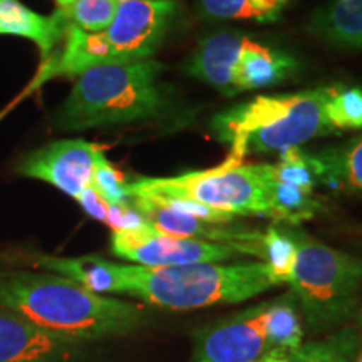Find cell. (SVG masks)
<instances>
[{
    "instance_id": "6da1fadb",
    "label": "cell",
    "mask_w": 362,
    "mask_h": 362,
    "mask_svg": "<svg viewBox=\"0 0 362 362\" xmlns=\"http://www.w3.org/2000/svg\"><path fill=\"white\" fill-rule=\"evenodd\" d=\"M0 307L72 344L121 336L143 315L139 307L99 296L62 275L27 272L0 277Z\"/></svg>"
},
{
    "instance_id": "7a4b0ae2",
    "label": "cell",
    "mask_w": 362,
    "mask_h": 362,
    "mask_svg": "<svg viewBox=\"0 0 362 362\" xmlns=\"http://www.w3.org/2000/svg\"><path fill=\"white\" fill-rule=\"evenodd\" d=\"M332 86L293 94L257 96L211 121V129L228 144V160L245 163L248 155L284 153L310 139L334 133L327 117Z\"/></svg>"
},
{
    "instance_id": "3957f363",
    "label": "cell",
    "mask_w": 362,
    "mask_h": 362,
    "mask_svg": "<svg viewBox=\"0 0 362 362\" xmlns=\"http://www.w3.org/2000/svg\"><path fill=\"white\" fill-rule=\"evenodd\" d=\"M163 71L165 66L151 59L89 67L59 110L57 128L83 131L155 117L166 104Z\"/></svg>"
},
{
    "instance_id": "277c9868",
    "label": "cell",
    "mask_w": 362,
    "mask_h": 362,
    "mask_svg": "<svg viewBox=\"0 0 362 362\" xmlns=\"http://www.w3.org/2000/svg\"><path fill=\"white\" fill-rule=\"evenodd\" d=\"M124 275L128 296L170 310L238 304L279 285L265 262L180 267L124 265Z\"/></svg>"
},
{
    "instance_id": "5b68a950",
    "label": "cell",
    "mask_w": 362,
    "mask_h": 362,
    "mask_svg": "<svg viewBox=\"0 0 362 362\" xmlns=\"http://www.w3.org/2000/svg\"><path fill=\"white\" fill-rule=\"evenodd\" d=\"M297 255L288 279L314 329L341 322L349 314L362 282V260L293 233Z\"/></svg>"
},
{
    "instance_id": "8992f818",
    "label": "cell",
    "mask_w": 362,
    "mask_h": 362,
    "mask_svg": "<svg viewBox=\"0 0 362 362\" xmlns=\"http://www.w3.org/2000/svg\"><path fill=\"white\" fill-rule=\"evenodd\" d=\"M270 170L272 165H247L226 158L210 170L168 178H138L128 183V189L192 200L233 216H269Z\"/></svg>"
},
{
    "instance_id": "52a82bcc",
    "label": "cell",
    "mask_w": 362,
    "mask_h": 362,
    "mask_svg": "<svg viewBox=\"0 0 362 362\" xmlns=\"http://www.w3.org/2000/svg\"><path fill=\"white\" fill-rule=\"evenodd\" d=\"M112 253L139 267H180L193 264H221L242 255L233 247L171 237L144 225L136 230L112 232Z\"/></svg>"
},
{
    "instance_id": "ba28073f",
    "label": "cell",
    "mask_w": 362,
    "mask_h": 362,
    "mask_svg": "<svg viewBox=\"0 0 362 362\" xmlns=\"http://www.w3.org/2000/svg\"><path fill=\"white\" fill-rule=\"evenodd\" d=\"M176 12L173 0L117 2L115 19L104 30L116 62L146 61L165 39Z\"/></svg>"
},
{
    "instance_id": "9c48e42d",
    "label": "cell",
    "mask_w": 362,
    "mask_h": 362,
    "mask_svg": "<svg viewBox=\"0 0 362 362\" xmlns=\"http://www.w3.org/2000/svg\"><path fill=\"white\" fill-rule=\"evenodd\" d=\"M129 202L144 221L156 232L171 237L202 240V242L221 243L233 247L242 255H255L264 259V233L247 230L242 226H228V223H214L197 216L175 210L156 198L141 193H131Z\"/></svg>"
},
{
    "instance_id": "30bf717a",
    "label": "cell",
    "mask_w": 362,
    "mask_h": 362,
    "mask_svg": "<svg viewBox=\"0 0 362 362\" xmlns=\"http://www.w3.org/2000/svg\"><path fill=\"white\" fill-rule=\"evenodd\" d=\"M269 304L242 310L194 334L193 362H255L269 351Z\"/></svg>"
},
{
    "instance_id": "8fae6325",
    "label": "cell",
    "mask_w": 362,
    "mask_h": 362,
    "mask_svg": "<svg viewBox=\"0 0 362 362\" xmlns=\"http://www.w3.org/2000/svg\"><path fill=\"white\" fill-rule=\"evenodd\" d=\"M99 151L101 148L84 139L56 141L27 155L17 173L45 181L76 200L93 183Z\"/></svg>"
},
{
    "instance_id": "7c38bea8",
    "label": "cell",
    "mask_w": 362,
    "mask_h": 362,
    "mask_svg": "<svg viewBox=\"0 0 362 362\" xmlns=\"http://www.w3.org/2000/svg\"><path fill=\"white\" fill-rule=\"evenodd\" d=\"M71 346L24 315L0 307V362H64Z\"/></svg>"
},
{
    "instance_id": "4fadbf2b",
    "label": "cell",
    "mask_w": 362,
    "mask_h": 362,
    "mask_svg": "<svg viewBox=\"0 0 362 362\" xmlns=\"http://www.w3.org/2000/svg\"><path fill=\"white\" fill-rule=\"evenodd\" d=\"M248 37L237 33H216L198 44L187 71L194 79L214 86L225 96H235V71Z\"/></svg>"
},
{
    "instance_id": "5bb4252c",
    "label": "cell",
    "mask_w": 362,
    "mask_h": 362,
    "mask_svg": "<svg viewBox=\"0 0 362 362\" xmlns=\"http://www.w3.org/2000/svg\"><path fill=\"white\" fill-rule=\"evenodd\" d=\"M67 24L69 21L61 8L54 16L45 17L24 6L21 0H0V35L34 42L44 62L56 52V45L64 37Z\"/></svg>"
},
{
    "instance_id": "9a60e30c",
    "label": "cell",
    "mask_w": 362,
    "mask_h": 362,
    "mask_svg": "<svg viewBox=\"0 0 362 362\" xmlns=\"http://www.w3.org/2000/svg\"><path fill=\"white\" fill-rule=\"evenodd\" d=\"M62 40L64 44L61 51L44 62V71L40 72L39 81L56 76L78 78L81 72L89 67L116 62L104 33H86L69 22Z\"/></svg>"
},
{
    "instance_id": "2e32d148",
    "label": "cell",
    "mask_w": 362,
    "mask_h": 362,
    "mask_svg": "<svg viewBox=\"0 0 362 362\" xmlns=\"http://www.w3.org/2000/svg\"><path fill=\"white\" fill-rule=\"evenodd\" d=\"M37 265L56 272L57 275L74 280L88 291L99 293H126L124 265L111 264L101 257H78V259H62V257H37Z\"/></svg>"
},
{
    "instance_id": "e0dca14e",
    "label": "cell",
    "mask_w": 362,
    "mask_h": 362,
    "mask_svg": "<svg viewBox=\"0 0 362 362\" xmlns=\"http://www.w3.org/2000/svg\"><path fill=\"white\" fill-rule=\"evenodd\" d=\"M310 33L341 49H362V0H329L310 21Z\"/></svg>"
},
{
    "instance_id": "ac0fdd59",
    "label": "cell",
    "mask_w": 362,
    "mask_h": 362,
    "mask_svg": "<svg viewBox=\"0 0 362 362\" xmlns=\"http://www.w3.org/2000/svg\"><path fill=\"white\" fill-rule=\"evenodd\" d=\"M293 67L296 61L292 57L248 39L235 71L237 94L277 84L288 78Z\"/></svg>"
},
{
    "instance_id": "d6986e66",
    "label": "cell",
    "mask_w": 362,
    "mask_h": 362,
    "mask_svg": "<svg viewBox=\"0 0 362 362\" xmlns=\"http://www.w3.org/2000/svg\"><path fill=\"white\" fill-rule=\"evenodd\" d=\"M267 202H269V218L288 225L304 223L322 210V202L312 189L272 180V170Z\"/></svg>"
},
{
    "instance_id": "ffe728a7",
    "label": "cell",
    "mask_w": 362,
    "mask_h": 362,
    "mask_svg": "<svg viewBox=\"0 0 362 362\" xmlns=\"http://www.w3.org/2000/svg\"><path fill=\"white\" fill-rule=\"evenodd\" d=\"M359 336L346 329L322 341L302 344L296 351L270 349L272 362H354Z\"/></svg>"
},
{
    "instance_id": "44dd1931",
    "label": "cell",
    "mask_w": 362,
    "mask_h": 362,
    "mask_svg": "<svg viewBox=\"0 0 362 362\" xmlns=\"http://www.w3.org/2000/svg\"><path fill=\"white\" fill-rule=\"evenodd\" d=\"M267 344L270 349L296 351L304 341L300 319L291 296L270 302L267 312Z\"/></svg>"
},
{
    "instance_id": "7402d4cb",
    "label": "cell",
    "mask_w": 362,
    "mask_h": 362,
    "mask_svg": "<svg viewBox=\"0 0 362 362\" xmlns=\"http://www.w3.org/2000/svg\"><path fill=\"white\" fill-rule=\"evenodd\" d=\"M319 158L324 165V181H330L337 188L362 193V136Z\"/></svg>"
},
{
    "instance_id": "603a6c76",
    "label": "cell",
    "mask_w": 362,
    "mask_h": 362,
    "mask_svg": "<svg viewBox=\"0 0 362 362\" xmlns=\"http://www.w3.org/2000/svg\"><path fill=\"white\" fill-rule=\"evenodd\" d=\"M288 0H200V8L208 19H250L275 22Z\"/></svg>"
},
{
    "instance_id": "cb8c5ba5",
    "label": "cell",
    "mask_w": 362,
    "mask_h": 362,
    "mask_svg": "<svg viewBox=\"0 0 362 362\" xmlns=\"http://www.w3.org/2000/svg\"><path fill=\"white\" fill-rule=\"evenodd\" d=\"M264 260L275 282L279 285L288 284L297 255V242L293 233L282 232L272 226L264 233Z\"/></svg>"
},
{
    "instance_id": "d4e9b609",
    "label": "cell",
    "mask_w": 362,
    "mask_h": 362,
    "mask_svg": "<svg viewBox=\"0 0 362 362\" xmlns=\"http://www.w3.org/2000/svg\"><path fill=\"white\" fill-rule=\"evenodd\" d=\"M327 117L334 133L362 128V88L332 86Z\"/></svg>"
},
{
    "instance_id": "484cf974",
    "label": "cell",
    "mask_w": 362,
    "mask_h": 362,
    "mask_svg": "<svg viewBox=\"0 0 362 362\" xmlns=\"http://www.w3.org/2000/svg\"><path fill=\"white\" fill-rule=\"evenodd\" d=\"M116 0H76L71 7L61 11L67 21L86 33H104L115 19Z\"/></svg>"
},
{
    "instance_id": "4316f807",
    "label": "cell",
    "mask_w": 362,
    "mask_h": 362,
    "mask_svg": "<svg viewBox=\"0 0 362 362\" xmlns=\"http://www.w3.org/2000/svg\"><path fill=\"white\" fill-rule=\"evenodd\" d=\"M90 187L96 189L103 200L110 205H124L129 202L128 181L112 163L107 161L103 149L98 153Z\"/></svg>"
},
{
    "instance_id": "83f0119b",
    "label": "cell",
    "mask_w": 362,
    "mask_h": 362,
    "mask_svg": "<svg viewBox=\"0 0 362 362\" xmlns=\"http://www.w3.org/2000/svg\"><path fill=\"white\" fill-rule=\"evenodd\" d=\"M78 203L81 206H83V210L88 214L89 216H93V218H96L99 221H103V223H106L107 221V215H110V203L104 202L101 198V194H99L96 189L93 187L86 188L83 193L79 194L78 198Z\"/></svg>"
},
{
    "instance_id": "f1b7e54d",
    "label": "cell",
    "mask_w": 362,
    "mask_h": 362,
    "mask_svg": "<svg viewBox=\"0 0 362 362\" xmlns=\"http://www.w3.org/2000/svg\"><path fill=\"white\" fill-rule=\"evenodd\" d=\"M57 2V6H59V8H62V11H64V8H67V7H71L72 4L76 2V0H56Z\"/></svg>"
},
{
    "instance_id": "f546056e",
    "label": "cell",
    "mask_w": 362,
    "mask_h": 362,
    "mask_svg": "<svg viewBox=\"0 0 362 362\" xmlns=\"http://www.w3.org/2000/svg\"><path fill=\"white\" fill-rule=\"evenodd\" d=\"M255 362H272V356H270V352L267 351V354L265 356H262L259 361H255Z\"/></svg>"
},
{
    "instance_id": "4dcf8cb0",
    "label": "cell",
    "mask_w": 362,
    "mask_h": 362,
    "mask_svg": "<svg viewBox=\"0 0 362 362\" xmlns=\"http://www.w3.org/2000/svg\"><path fill=\"white\" fill-rule=\"evenodd\" d=\"M354 362H362V351L359 352V356L356 357V361H354Z\"/></svg>"
},
{
    "instance_id": "1f68e13d",
    "label": "cell",
    "mask_w": 362,
    "mask_h": 362,
    "mask_svg": "<svg viewBox=\"0 0 362 362\" xmlns=\"http://www.w3.org/2000/svg\"><path fill=\"white\" fill-rule=\"evenodd\" d=\"M116 2H124V0H116Z\"/></svg>"
}]
</instances>
